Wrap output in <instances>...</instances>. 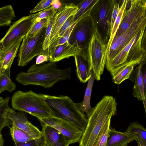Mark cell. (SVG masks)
I'll use <instances>...</instances> for the list:
<instances>
[{
    "label": "cell",
    "mask_w": 146,
    "mask_h": 146,
    "mask_svg": "<svg viewBox=\"0 0 146 146\" xmlns=\"http://www.w3.org/2000/svg\"><path fill=\"white\" fill-rule=\"evenodd\" d=\"M135 135L127 131L123 132L110 127L107 146H127L128 144L136 140Z\"/></svg>",
    "instance_id": "ac0fdd59"
},
{
    "label": "cell",
    "mask_w": 146,
    "mask_h": 146,
    "mask_svg": "<svg viewBox=\"0 0 146 146\" xmlns=\"http://www.w3.org/2000/svg\"><path fill=\"white\" fill-rule=\"evenodd\" d=\"M23 38L17 40L4 53L2 59L3 60L2 73L6 70L10 69Z\"/></svg>",
    "instance_id": "7402d4cb"
},
{
    "label": "cell",
    "mask_w": 146,
    "mask_h": 146,
    "mask_svg": "<svg viewBox=\"0 0 146 146\" xmlns=\"http://www.w3.org/2000/svg\"><path fill=\"white\" fill-rule=\"evenodd\" d=\"M52 0H42L40 1L30 13H34L43 10L51 6Z\"/></svg>",
    "instance_id": "e575fe53"
},
{
    "label": "cell",
    "mask_w": 146,
    "mask_h": 146,
    "mask_svg": "<svg viewBox=\"0 0 146 146\" xmlns=\"http://www.w3.org/2000/svg\"><path fill=\"white\" fill-rule=\"evenodd\" d=\"M128 0L122 1L119 10L117 17L114 23L110 38L106 46L107 51L110 48L113 40L115 37V34L120 24L123 14Z\"/></svg>",
    "instance_id": "83f0119b"
},
{
    "label": "cell",
    "mask_w": 146,
    "mask_h": 146,
    "mask_svg": "<svg viewBox=\"0 0 146 146\" xmlns=\"http://www.w3.org/2000/svg\"><path fill=\"white\" fill-rule=\"evenodd\" d=\"M71 70V67L63 69L58 68L56 62L40 65L34 63L27 72L19 73L15 80L24 86L34 85L49 88L58 82L70 80Z\"/></svg>",
    "instance_id": "7a4b0ae2"
},
{
    "label": "cell",
    "mask_w": 146,
    "mask_h": 146,
    "mask_svg": "<svg viewBox=\"0 0 146 146\" xmlns=\"http://www.w3.org/2000/svg\"><path fill=\"white\" fill-rule=\"evenodd\" d=\"M106 46L95 29L89 44L88 54L95 79L98 81L100 80L106 62Z\"/></svg>",
    "instance_id": "30bf717a"
},
{
    "label": "cell",
    "mask_w": 146,
    "mask_h": 146,
    "mask_svg": "<svg viewBox=\"0 0 146 146\" xmlns=\"http://www.w3.org/2000/svg\"></svg>",
    "instance_id": "bcb514c9"
},
{
    "label": "cell",
    "mask_w": 146,
    "mask_h": 146,
    "mask_svg": "<svg viewBox=\"0 0 146 146\" xmlns=\"http://www.w3.org/2000/svg\"><path fill=\"white\" fill-rule=\"evenodd\" d=\"M146 70L145 69V71L143 72H142V77L143 82L144 86V89L146 91Z\"/></svg>",
    "instance_id": "60d3db41"
},
{
    "label": "cell",
    "mask_w": 146,
    "mask_h": 146,
    "mask_svg": "<svg viewBox=\"0 0 146 146\" xmlns=\"http://www.w3.org/2000/svg\"><path fill=\"white\" fill-rule=\"evenodd\" d=\"M4 143V141L3 138L1 133L0 132V146H3Z\"/></svg>",
    "instance_id": "7bdbcfd3"
},
{
    "label": "cell",
    "mask_w": 146,
    "mask_h": 146,
    "mask_svg": "<svg viewBox=\"0 0 146 146\" xmlns=\"http://www.w3.org/2000/svg\"><path fill=\"white\" fill-rule=\"evenodd\" d=\"M42 126H50L58 131L65 137L69 145L79 143L83 131L74 124L54 116L37 118Z\"/></svg>",
    "instance_id": "7c38bea8"
},
{
    "label": "cell",
    "mask_w": 146,
    "mask_h": 146,
    "mask_svg": "<svg viewBox=\"0 0 146 146\" xmlns=\"http://www.w3.org/2000/svg\"><path fill=\"white\" fill-rule=\"evenodd\" d=\"M77 77L80 82L85 83L91 77L92 69L88 56L78 54L74 56Z\"/></svg>",
    "instance_id": "d6986e66"
},
{
    "label": "cell",
    "mask_w": 146,
    "mask_h": 146,
    "mask_svg": "<svg viewBox=\"0 0 146 146\" xmlns=\"http://www.w3.org/2000/svg\"><path fill=\"white\" fill-rule=\"evenodd\" d=\"M9 97H6L0 104V132H1L4 127H9L10 120L7 117L8 110L9 107Z\"/></svg>",
    "instance_id": "f546056e"
},
{
    "label": "cell",
    "mask_w": 146,
    "mask_h": 146,
    "mask_svg": "<svg viewBox=\"0 0 146 146\" xmlns=\"http://www.w3.org/2000/svg\"><path fill=\"white\" fill-rule=\"evenodd\" d=\"M11 105L15 110L27 113L37 118L53 116L41 94L31 90L15 92L11 98Z\"/></svg>",
    "instance_id": "5b68a950"
},
{
    "label": "cell",
    "mask_w": 146,
    "mask_h": 146,
    "mask_svg": "<svg viewBox=\"0 0 146 146\" xmlns=\"http://www.w3.org/2000/svg\"><path fill=\"white\" fill-rule=\"evenodd\" d=\"M15 144L16 146H37V140L33 139L24 142Z\"/></svg>",
    "instance_id": "74e56055"
},
{
    "label": "cell",
    "mask_w": 146,
    "mask_h": 146,
    "mask_svg": "<svg viewBox=\"0 0 146 146\" xmlns=\"http://www.w3.org/2000/svg\"><path fill=\"white\" fill-rule=\"evenodd\" d=\"M4 100V99L1 97H0V104Z\"/></svg>",
    "instance_id": "f6af8a7d"
},
{
    "label": "cell",
    "mask_w": 146,
    "mask_h": 146,
    "mask_svg": "<svg viewBox=\"0 0 146 146\" xmlns=\"http://www.w3.org/2000/svg\"><path fill=\"white\" fill-rule=\"evenodd\" d=\"M74 15L70 16L62 26L59 31L57 38L63 36L72 25Z\"/></svg>",
    "instance_id": "8d00e7d4"
},
{
    "label": "cell",
    "mask_w": 146,
    "mask_h": 146,
    "mask_svg": "<svg viewBox=\"0 0 146 146\" xmlns=\"http://www.w3.org/2000/svg\"><path fill=\"white\" fill-rule=\"evenodd\" d=\"M95 76L92 69L91 73V77L88 81L83 101L79 103H75L76 106L82 113H86L88 118L92 109L90 105V100L92 87Z\"/></svg>",
    "instance_id": "44dd1931"
},
{
    "label": "cell",
    "mask_w": 146,
    "mask_h": 146,
    "mask_svg": "<svg viewBox=\"0 0 146 146\" xmlns=\"http://www.w3.org/2000/svg\"><path fill=\"white\" fill-rule=\"evenodd\" d=\"M55 14V13L53 14L49 18L47 23L45 38L43 45V49L46 55V52L49 46L50 34Z\"/></svg>",
    "instance_id": "d6a6232c"
},
{
    "label": "cell",
    "mask_w": 146,
    "mask_h": 146,
    "mask_svg": "<svg viewBox=\"0 0 146 146\" xmlns=\"http://www.w3.org/2000/svg\"><path fill=\"white\" fill-rule=\"evenodd\" d=\"M145 63L141 62L133 72L132 81L134 84L133 88V96L138 100L142 101L146 112V91L145 90L143 82L142 68Z\"/></svg>",
    "instance_id": "e0dca14e"
},
{
    "label": "cell",
    "mask_w": 146,
    "mask_h": 146,
    "mask_svg": "<svg viewBox=\"0 0 146 146\" xmlns=\"http://www.w3.org/2000/svg\"><path fill=\"white\" fill-rule=\"evenodd\" d=\"M126 131L135 135L138 146H146V130L142 125L136 122L130 123Z\"/></svg>",
    "instance_id": "cb8c5ba5"
},
{
    "label": "cell",
    "mask_w": 146,
    "mask_h": 146,
    "mask_svg": "<svg viewBox=\"0 0 146 146\" xmlns=\"http://www.w3.org/2000/svg\"><path fill=\"white\" fill-rule=\"evenodd\" d=\"M7 117L12 121V124L24 131L34 140L41 139V131L29 121L23 111H16L10 107L8 109Z\"/></svg>",
    "instance_id": "4fadbf2b"
},
{
    "label": "cell",
    "mask_w": 146,
    "mask_h": 146,
    "mask_svg": "<svg viewBox=\"0 0 146 146\" xmlns=\"http://www.w3.org/2000/svg\"><path fill=\"white\" fill-rule=\"evenodd\" d=\"M131 2L129 8L127 10H124L120 24L115 37L122 34L129 28L135 19L146 11V0H131Z\"/></svg>",
    "instance_id": "9a60e30c"
},
{
    "label": "cell",
    "mask_w": 146,
    "mask_h": 146,
    "mask_svg": "<svg viewBox=\"0 0 146 146\" xmlns=\"http://www.w3.org/2000/svg\"><path fill=\"white\" fill-rule=\"evenodd\" d=\"M51 111L53 116L66 120L84 131L88 119L70 98L66 96H51L40 94Z\"/></svg>",
    "instance_id": "277c9868"
},
{
    "label": "cell",
    "mask_w": 146,
    "mask_h": 146,
    "mask_svg": "<svg viewBox=\"0 0 146 146\" xmlns=\"http://www.w3.org/2000/svg\"><path fill=\"white\" fill-rule=\"evenodd\" d=\"M135 65H128L123 66L111 74L113 82L116 84H119L130 77Z\"/></svg>",
    "instance_id": "d4e9b609"
},
{
    "label": "cell",
    "mask_w": 146,
    "mask_h": 146,
    "mask_svg": "<svg viewBox=\"0 0 146 146\" xmlns=\"http://www.w3.org/2000/svg\"><path fill=\"white\" fill-rule=\"evenodd\" d=\"M80 54V52L74 46L67 42L57 46L53 53L49 56L50 62H57L71 56H74Z\"/></svg>",
    "instance_id": "ffe728a7"
},
{
    "label": "cell",
    "mask_w": 146,
    "mask_h": 146,
    "mask_svg": "<svg viewBox=\"0 0 146 146\" xmlns=\"http://www.w3.org/2000/svg\"><path fill=\"white\" fill-rule=\"evenodd\" d=\"M10 69H8L0 76V94L4 91L11 92L16 89V85L10 78Z\"/></svg>",
    "instance_id": "4316f807"
},
{
    "label": "cell",
    "mask_w": 146,
    "mask_h": 146,
    "mask_svg": "<svg viewBox=\"0 0 146 146\" xmlns=\"http://www.w3.org/2000/svg\"><path fill=\"white\" fill-rule=\"evenodd\" d=\"M34 14L24 16L11 26L5 36L0 40V60L5 52L17 40L29 33L34 22Z\"/></svg>",
    "instance_id": "8fae6325"
},
{
    "label": "cell",
    "mask_w": 146,
    "mask_h": 146,
    "mask_svg": "<svg viewBox=\"0 0 146 146\" xmlns=\"http://www.w3.org/2000/svg\"><path fill=\"white\" fill-rule=\"evenodd\" d=\"M47 60H48V58L46 55L43 54L40 55H38L36 58V64L39 65Z\"/></svg>",
    "instance_id": "f35d334b"
},
{
    "label": "cell",
    "mask_w": 146,
    "mask_h": 146,
    "mask_svg": "<svg viewBox=\"0 0 146 146\" xmlns=\"http://www.w3.org/2000/svg\"><path fill=\"white\" fill-rule=\"evenodd\" d=\"M95 29L90 15L85 17L75 25L67 42L76 48L79 52V54L88 56L89 46Z\"/></svg>",
    "instance_id": "52a82bcc"
},
{
    "label": "cell",
    "mask_w": 146,
    "mask_h": 146,
    "mask_svg": "<svg viewBox=\"0 0 146 146\" xmlns=\"http://www.w3.org/2000/svg\"><path fill=\"white\" fill-rule=\"evenodd\" d=\"M48 21L34 36L26 35L23 38L18 55V66H25L35 57L45 55L43 45Z\"/></svg>",
    "instance_id": "ba28073f"
},
{
    "label": "cell",
    "mask_w": 146,
    "mask_h": 146,
    "mask_svg": "<svg viewBox=\"0 0 146 146\" xmlns=\"http://www.w3.org/2000/svg\"><path fill=\"white\" fill-rule=\"evenodd\" d=\"M57 11L52 6H51L37 13L34 14L33 18L34 23L39 22L43 19L49 18L55 13Z\"/></svg>",
    "instance_id": "4dcf8cb0"
},
{
    "label": "cell",
    "mask_w": 146,
    "mask_h": 146,
    "mask_svg": "<svg viewBox=\"0 0 146 146\" xmlns=\"http://www.w3.org/2000/svg\"><path fill=\"white\" fill-rule=\"evenodd\" d=\"M43 141L46 146H68L64 136L54 128L48 125L42 126Z\"/></svg>",
    "instance_id": "2e32d148"
},
{
    "label": "cell",
    "mask_w": 146,
    "mask_h": 146,
    "mask_svg": "<svg viewBox=\"0 0 146 146\" xmlns=\"http://www.w3.org/2000/svg\"><path fill=\"white\" fill-rule=\"evenodd\" d=\"M110 121L108 122L103 128L95 146H107L109 135Z\"/></svg>",
    "instance_id": "1f68e13d"
},
{
    "label": "cell",
    "mask_w": 146,
    "mask_h": 146,
    "mask_svg": "<svg viewBox=\"0 0 146 146\" xmlns=\"http://www.w3.org/2000/svg\"><path fill=\"white\" fill-rule=\"evenodd\" d=\"M37 146H46L44 144L42 138L37 140Z\"/></svg>",
    "instance_id": "b9f144b4"
},
{
    "label": "cell",
    "mask_w": 146,
    "mask_h": 146,
    "mask_svg": "<svg viewBox=\"0 0 146 146\" xmlns=\"http://www.w3.org/2000/svg\"><path fill=\"white\" fill-rule=\"evenodd\" d=\"M98 0H84L77 5L78 10L74 15L72 24L76 23L82 18L90 15L91 11Z\"/></svg>",
    "instance_id": "603a6c76"
},
{
    "label": "cell",
    "mask_w": 146,
    "mask_h": 146,
    "mask_svg": "<svg viewBox=\"0 0 146 146\" xmlns=\"http://www.w3.org/2000/svg\"><path fill=\"white\" fill-rule=\"evenodd\" d=\"M61 1L59 0H52L51 6L56 10H57L60 8L62 5Z\"/></svg>",
    "instance_id": "ab89813d"
},
{
    "label": "cell",
    "mask_w": 146,
    "mask_h": 146,
    "mask_svg": "<svg viewBox=\"0 0 146 146\" xmlns=\"http://www.w3.org/2000/svg\"><path fill=\"white\" fill-rule=\"evenodd\" d=\"M15 17L14 9L11 5L0 8V27L8 26Z\"/></svg>",
    "instance_id": "484cf974"
},
{
    "label": "cell",
    "mask_w": 146,
    "mask_h": 146,
    "mask_svg": "<svg viewBox=\"0 0 146 146\" xmlns=\"http://www.w3.org/2000/svg\"><path fill=\"white\" fill-rule=\"evenodd\" d=\"M120 3L113 0V8L111 15L110 26V33L111 32L115 21L117 17L120 9Z\"/></svg>",
    "instance_id": "d590c367"
},
{
    "label": "cell",
    "mask_w": 146,
    "mask_h": 146,
    "mask_svg": "<svg viewBox=\"0 0 146 146\" xmlns=\"http://www.w3.org/2000/svg\"><path fill=\"white\" fill-rule=\"evenodd\" d=\"M115 98L105 96L92 108L79 146H95L102 130L117 111Z\"/></svg>",
    "instance_id": "6da1fadb"
},
{
    "label": "cell",
    "mask_w": 146,
    "mask_h": 146,
    "mask_svg": "<svg viewBox=\"0 0 146 146\" xmlns=\"http://www.w3.org/2000/svg\"><path fill=\"white\" fill-rule=\"evenodd\" d=\"M146 26V11L133 22L129 28L122 34L115 36L107 51L106 62L113 59L143 27Z\"/></svg>",
    "instance_id": "9c48e42d"
},
{
    "label": "cell",
    "mask_w": 146,
    "mask_h": 146,
    "mask_svg": "<svg viewBox=\"0 0 146 146\" xmlns=\"http://www.w3.org/2000/svg\"><path fill=\"white\" fill-rule=\"evenodd\" d=\"M145 28H143L113 59L106 62L105 66L111 74L123 66L139 65L146 58Z\"/></svg>",
    "instance_id": "3957f363"
},
{
    "label": "cell",
    "mask_w": 146,
    "mask_h": 146,
    "mask_svg": "<svg viewBox=\"0 0 146 146\" xmlns=\"http://www.w3.org/2000/svg\"><path fill=\"white\" fill-rule=\"evenodd\" d=\"M10 127L11 134L15 143L27 142L33 138L24 131L12 124Z\"/></svg>",
    "instance_id": "f1b7e54d"
},
{
    "label": "cell",
    "mask_w": 146,
    "mask_h": 146,
    "mask_svg": "<svg viewBox=\"0 0 146 146\" xmlns=\"http://www.w3.org/2000/svg\"><path fill=\"white\" fill-rule=\"evenodd\" d=\"M113 8V0H98L90 14L95 29L106 46L110 36V23Z\"/></svg>",
    "instance_id": "8992f818"
},
{
    "label": "cell",
    "mask_w": 146,
    "mask_h": 146,
    "mask_svg": "<svg viewBox=\"0 0 146 146\" xmlns=\"http://www.w3.org/2000/svg\"><path fill=\"white\" fill-rule=\"evenodd\" d=\"M49 18L43 19L39 22L33 23L30 31L27 35L31 36L35 35L48 21Z\"/></svg>",
    "instance_id": "836d02e7"
},
{
    "label": "cell",
    "mask_w": 146,
    "mask_h": 146,
    "mask_svg": "<svg viewBox=\"0 0 146 146\" xmlns=\"http://www.w3.org/2000/svg\"><path fill=\"white\" fill-rule=\"evenodd\" d=\"M3 65V60H0V76L2 74Z\"/></svg>",
    "instance_id": "ee69618b"
},
{
    "label": "cell",
    "mask_w": 146,
    "mask_h": 146,
    "mask_svg": "<svg viewBox=\"0 0 146 146\" xmlns=\"http://www.w3.org/2000/svg\"><path fill=\"white\" fill-rule=\"evenodd\" d=\"M78 10L77 5L73 3H66L56 12L54 18L49 46L58 38L59 32L61 27L70 16L74 15Z\"/></svg>",
    "instance_id": "5bb4252c"
}]
</instances>
